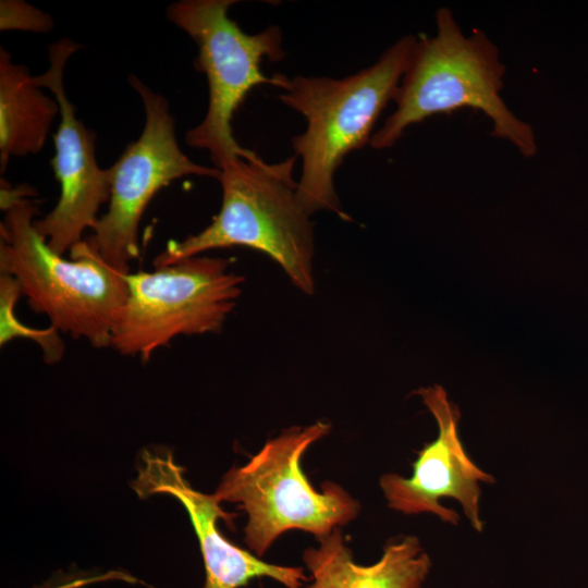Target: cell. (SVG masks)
I'll use <instances>...</instances> for the list:
<instances>
[{"mask_svg": "<svg viewBox=\"0 0 588 588\" xmlns=\"http://www.w3.org/2000/svg\"><path fill=\"white\" fill-rule=\"evenodd\" d=\"M29 187L1 180L0 273L13 277L29 307L50 324L91 346H111L127 296L124 272L110 266L88 238L64 258L50 248L34 222L37 203Z\"/></svg>", "mask_w": 588, "mask_h": 588, "instance_id": "1", "label": "cell"}, {"mask_svg": "<svg viewBox=\"0 0 588 588\" xmlns=\"http://www.w3.org/2000/svg\"><path fill=\"white\" fill-rule=\"evenodd\" d=\"M434 21L433 36L416 37L393 98L394 110L369 145L379 150L391 148L413 124L470 108L490 119L493 136L507 140L526 158L536 155L531 125L501 96L505 65L498 47L481 29L465 35L446 7L437 10Z\"/></svg>", "mask_w": 588, "mask_h": 588, "instance_id": "2", "label": "cell"}, {"mask_svg": "<svg viewBox=\"0 0 588 588\" xmlns=\"http://www.w3.org/2000/svg\"><path fill=\"white\" fill-rule=\"evenodd\" d=\"M415 41V36L402 37L373 64L343 78L278 73L279 99L306 120L292 147L302 160L297 198L309 216L328 210L350 219L341 207L334 175L350 152L370 143L378 119L393 101Z\"/></svg>", "mask_w": 588, "mask_h": 588, "instance_id": "3", "label": "cell"}, {"mask_svg": "<svg viewBox=\"0 0 588 588\" xmlns=\"http://www.w3.org/2000/svg\"><path fill=\"white\" fill-rule=\"evenodd\" d=\"M297 157L267 162L256 152L224 164L219 212L200 232L169 241L154 260L161 267L217 248L244 246L268 255L294 286L315 291V238L310 216L297 198Z\"/></svg>", "mask_w": 588, "mask_h": 588, "instance_id": "4", "label": "cell"}, {"mask_svg": "<svg viewBox=\"0 0 588 588\" xmlns=\"http://www.w3.org/2000/svg\"><path fill=\"white\" fill-rule=\"evenodd\" d=\"M330 428L321 420L291 427L222 478L215 495L246 512L244 541L258 556L283 532L298 529L319 540L357 516L359 503L342 487L326 481L318 491L301 466L306 450Z\"/></svg>", "mask_w": 588, "mask_h": 588, "instance_id": "5", "label": "cell"}, {"mask_svg": "<svg viewBox=\"0 0 588 588\" xmlns=\"http://www.w3.org/2000/svg\"><path fill=\"white\" fill-rule=\"evenodd\" d=\"M234 0H181L167 9L168 20L185 32L197 46L194 68L208 83L207 112L185 134L189 147L207 150L217 169L255 151L235 139L232 121L247 94L262 84L278 88V73L271 77L261 71L265 58L284 59L282 32L277 26L257 33H245L229 17Z\"/></svg>", "mask_w": 588, "mask_h": 588, "instance_id": "6", "label": "cell"}, {"mask_svg": "<svg viewBox=\"0 0 588 588\" xmlns=\"http://www.w3.org/2000/svg\"><path fill=\"white\" fill-rule=\"evenodd\" d=\"M230 260L193 256L127 272V296L115 322L111 347L148 360L179 335L219 331L242 292L244 278Z\"/></svg>", "mask_w": 588, "mask_h": 588, "instance_id": "7", "label": "cell"}, {"mask_svg": "<svg viewBox=\"0 0 588 588\" xmlns=\"http://www.w3.org/2000/svg\"><path fill=\"white\" fill-rule=\"evenodd\" d=\"M128 84L143 103L144 127L108 168V209L87 237L110 266L124 273L131 272V262L139 257L138 228L155 195L186 175L219 180L221 174L216 167L194 162L181 149L169 101L162 95L135 75L128 76Z\"/></svg>", "mask_w": 588, "mask_h": 588, "instance_id": "8", "label": "cell"}, {"mask_svg": "<svg viewBox=\"0 0 588 588\" xmlns=\"http://www.w3.org/2000/svg\"><path fill=\"white\" fill-rule=\"evenodd\" d=\"M81 45L70 38L48 46L49 68L35 75L36 84L51 90L60 107V122L53 134L54 156L51 167L60 185V197L53 209L34 225L51 249L60 255L93 230L100 207L110 198V173L96 159V134L76 115L64 87V70Z\"/></svg>", "mask_w": 588, "mask_h": 588, "instance_id": "9", "label": "cell"}, {"mask_svg": "<svg viewBox=\"0 0 588 588\" xmlns=\"http://www.w3.org/2000/svg\"><path fill=\"white\" fill-rule=\"evenodd\" d=\"M416 393L437 420L439 433L436 440L418 451L411 477L385 474L380 478L384 498L395 511L404 514L431 513L452 525L458 523V514L442 506L439 500L455 499L474 529L481 531L479 482H494V478L476 466L467 455L457 432L460 412L449 401L444 389L432 385Z\"/></svg>", "mask_w": 588, "mask_h": 588, "instance_id": "10", "label": "cell"}, {"mask_svg": "<svg viewBox=\"0 0 588 588\" xmlns=\"http://www.w3.org/2000/svg\"><path fill=\"white\" fill-rule=\"evenodd\" d=\"M133 489L140 498L156 493L172 495L185 507L204 560L206 579L203 588H240L256 577H270L287 588H303L308 581L302 567L267 563L224 538L218 528V519L230 523L233 515L222 510L215 494L194 490L170 452L144 451Z\"/></svg>", "mask_w": 588, "mask_h": 588, "instance_id": "11", "label": "cell"}, {"mask_svg": "<svg viewBox=\"0 0 588 588\" xmlns=\"http://www.w3.org/2000/svg\"><path fill=\"white\" fill-rule=\"evenodd\" d=\"M304 551L313 583L305 588H421L431 562L418 538L389 542L381 559L368 566L353 560L340 528Z\"/></svg>", "mask_w": 588, "mask_h": 588, "instance_id": "12", "label": "cell"}, {"mask_svg": "<svg viewBox=\"0 0 588 588\" xmlns=\"http://www.w3.org/2000/svg\"><path fill=\"white\" fill-rule=\"evenodd\" d=\"M29 69L0 47V171L13 157L36 155L44 148L60 114L56 98L44 93Z\"/></svg>", "mask_w": 588, "mask_h": 588, "instance_id": "13", "label": "cell"}, {"mask_svg": "<svg viewBox=\"0 0 588 588\" xmlns=\"http://www.w3.org/2000/svg\"><path fill=\"white\" fill-rule=\"evenodd\" d=\"M21 295L17 281L10 274L0 273V345L4 346L19 338L28 339L41 348L46 363H58L65 350L60 331L51 324L46 329L24 324L15 315V305Z\"/></svg>", "mask_w": 588, "mask_h": 588, "instance_id": "14", "label": "cell"}, {"mask_svg": "<svg viewBox=\"0 0 588 588\" xmlns=\"http://www.w3.org/2000/svg\"><path fill=\"white\" fill-rule=\"evenodd\" d=\"M50 14L24 0L0 1V29L49 33L53 28Z\"/></svg>", "mask_w": 588, "mask_h": 588, "instance_id": "15", "label": "cell"}]
</instances>
